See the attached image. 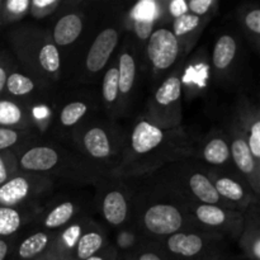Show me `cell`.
Returning <instances> with one entry per match:
<instances>
[{
    "label": "cell",
    "mask_w": 260,
    "mask_h": 260,
    "mask_svg": "<svg viewBox=\"0 0 260 260\" xmlns=\"http://www.w3.org/2000/svg\"><path fill=\"white\" fill-rule=\"evenodd\" d=\"M207 170L217 194L233 210L245 212L251 205L259 202L258 196L251 190L250 185L239 173L221 172L208 168Z\"/></svg>",
    "instance_id": "d6986e66"
},
{
    "label": "cell",
    "mask_w": 260,
    "mask_h": 260,
    "mask_svg": "<svg viewBox=\"0 0 260 260\" xmlns=\"http://www.w3.org/2000/svg\"><path fill=\"white\" fill-rule=\"evenodd\" d=\"M0 127L15 129H36L27 103L10 96H0Z\"/></svg>",
    "instance_id": "4dcf8cb0"
},
{
    "label": "cell",
    "mask_w": 260,
    "mask_h": 260,
    "mask_svg": "<svg viewBox=\"0 0 260 260\" xmlns=\"http://www.w3.org/2000/svg\"><path fill=\"white\" fill-rule=\"evenodd\" d=\"M99 96H101L102 112L109 118L119 119V89H118V66L116 55L109 61L99 81Z\"/></svg>",
    "instance_id": "484cf974"
},
{
    "label": "cell",
    "mask_w": 260,
    "mask_h": 260,
    "mask_svg": "<svg viewBox=\"0 0 260 260\" xmlns=\"http://www.w3.org/2000/svg\"><path fill=\"white\" fill-rule=\"evenodd\" d=\"M188 13L200 18L212 19L218 9V0H187Z\"/></svg>",
    "instance_id": "60d3db41"
},
{
    "label": "cell",
    "mask_w": 260,
    "mask_h": 260,
    "mask_svg": "<svg viewBox=\"0 0 260 260\" xmlns=\"http://www.w3.org/2000/svg\"><path fill=\"white\" fill-rule=\"evenodd\" d=\"M124 260H169L155 241L144 240L141 245Z\"/></svg>",
    "instance_id": "f35d334b"
},
{
    "label": "cell",
    "mask_w": 260,
    "mask_h": 260,
    "mask_svg": "<svg viewBox=\"0 0 260 260\" xmlns=\"http://www.w3.org/2000/svg\"><path fill=\"white\" fill-rule=\"evenodd\" d=\"M19 172L18 157L14 151L0 152V185L12 179Z\"/></svg>",
    "instance_id": "ab89813d"
},
{
    "label": "cell",
    "mask_w": 260,
    "mask_h": 260,
    "mask_svg": "<svg viewBox=\"0 0 260 260\" xmlns=\"http://www.w3.org/2000/svg\"><path fill=\"white\" fill-rule=\"evenodd\" d=\"M161 18L159 25L169 27L175 19L188 13L187 0H161Z\"/></svg>",
    "instance_id": "74e56055"
},
{
    "label": "cell",
    "mask_w": 260,
    "mask_h": 260,
    "mask_svg": "<svg viewBox=\"0 0 260 260\" xmlns=\"http://www.w3.org/2000/svg\"><path fill=\"white\" fill-rule=\"evenodd\" d=\"M188 212L196 226L203 230L238 240L244 228V212L220 206L187 202Z\"/></svg>",
    "instance_id": "ac0fdd59"
},
{
    "label": "cell",
    "mask_w": 260,
    "mask_h": 260,
    "mask_svg": "<svg viewBox=\"0 0 260 260\" xmlns=\"http://www.w3.org/2000/svg\"><path fill=\"white\" fill-rule=\"evenodd\" d=\"M2 4H3V0H0V7H2ZM2 30V29H0Z\"/></svg>",
    "instance_id": "bcb514c9"
},
{
    "label": "cell",
    "mask_w": 260,
    "mask_h": 260,
    "mask_svg": "<svg viewBox=\"0 0 260 260\" xmlns=\"http://www.w3.org/2000/svg\"><path fill=\"white\" fill-rule=\"evenodd\" d=\"M197 141L184 127L164 129L136 114L126 127V141L118 165L109 177L140 179L179 160L194 157Z\"/></svg>",
    "instance_id": "6da1fadb"
},
{
    "label": "cell",
    "mask_w": 260,
    "mask_h": 260,
    "mask_svg": "<svg viewBox=\"0 0 260 260\" xmlns=\"http://www.w3.org/2000/svg\"><path fill=\"white\" fill-rule=\"evenodd\" d=\"M118 66L119 119H127L140 93V86L145 79L142 71V55L134 41L124 33L116 52Z\"/></svg>",
    "instance_id": "9a60e30c"
},
{
    "label": "cell",
    "mask_w": 260,
    "mask_h": 260,
    "mask_svg": "<svg viewBox=\"0 0 260 260\" xmlns=\"http://www.w3.org/2000/svg\"><path fill=\"white\" fill-rule=\"evenodd\" d=\"M229 260H231V259H229Z\"/></svg>",
    "instance_id": "7dc6e473"
},
{
    "label": "cell",
    "mask_w": 260,
    "mask_h": 260,
    "mask_svg": "<svg viewBox=\"0 0 260 260\" xmlns=\"http://www.w3.org/2000/svg\"><path fill=\"white\" fill-rule=\"evenodd\" d=\"M111 245L106 226L91 218L78 241L73 260H85L101 253Z\"/></svg>",
    "instance_id": "f546056e"
},
{
    "label": "cell",
    "mask_w": 260,
    "mask_h": 260,
    "mask_svg": "<svg viewBox=\"0 0 260 260\" xmlns=\"http://www.w3.org/2000/svg\"><path fill=\"white\" fill-rule=\"evenodd\" d=\"M91 211L93 200L86 201L74 194H52L41 205L30 226L38 230L53 233L83 216L90 215Z\"/></svg>",
    "instance_id": "2e32d148"
},
{
    "label": "cell",
    "mask_w": 260,
    "mask_h": 260,
    "mask_svg": "<svg viewBox=\"0 0 260 260\" xmlns=\"http://www.w3.org/2000/svg\"><path fill=\"white\" fill-rule=\"evenodd\" d=\"M41 205L0 207V239L14 238L23 229L32 225Z\"/></svg>",
    "instance_id": "83f0119b"
},
{
    "label": "cell",
    "mask_w": 260,
    "mask_h": 260,
    "mask_svg": "<svg viewBox=\"0 0 260 260\" xmlns=\"http://www.w3.org/2000/svg\"><path fill=\"white\" fill-rule=\"evenodd\" d=\"M131 228L145 240L159 241L185 229L197 228L187 202L156 174L134 179Z\"/></svg>",
    "instance_id": "7a4b0ae2"
},
{
    "label": "cell",
    "mask_w": 260,
    "mask_h": 260,
    "mask_svg": "<svg viewBox=\"0 0 260 260\" xmlns=\"http://www.w3.org/2000/svg\"><path fill=\"white\" fill-rule=\"evenodd\" d=\"M182 65L150 91L144 109L140 113L147 122L160 128L173 129L182 126Z\"/></svg>",
    "instance_id": "5bb4252c"
},
{
    "label": "cell",
    "mask_w": 260,
    "mask_h": 260,
    "mask_svg": "<svg viewBox=\"0 0 260 260\" xmlns=\"http://www.w3.org/2000/svg\"><path fill=\"white\" fill-rule=\"evenodd\" d=\"M36 260H57V259H56L53 255H51V254H47V255H43V256H41V258H38Z\"/></svg>",
    "instance_id": "ee69618b"
},
{
    "label": "cell",
    "mask_w": 260,
    "mask_h": 260,
    "mask_svg": "<svg viewBox=\"0 0 260 260\" xmlns=\"http://www.w3.org/2000/svg\"><path fill=\"white\" fill-rule=\"evenodd\" d=\"M228 136L229 145H230L231 160L238 170L239 174L246 180L250 185L251 190L256 196H260V162L254 159L250 149L248 146L245 137L241 134L238 124L230 118L225 128Z\"/></svg>",
    "instance_id": "ffe728a7"
},
{
    "label": "cell",
    "mask_w": 260,
    "mask_h": 260,
    "mask_svg": "<svg viewBox=\"0 0 260 260\" xmlns=\"http://www.w3.org/2000/svg\"><path fill=\"white\" fill-rule=\"evenodd\" d=\"M117 260H124V259L122 258V256H118V259H117Z\"/></svg>",
    "instance_id": "f6af8a7d"
},
{
    "label": "cell",
    "mask_w": 260,
    "mask_h": 260,
    "mask_svg": "<svg viewBox=\"0 0 260 260\" xmlns=\"http://www.w3.org/2000/svg\"><path fill=\"white\" fill-rule=\"evenodd\" d=\"M55 93L56 91L43 85L35 76L23 70L18 62L8 76L4 90V95L18 99L27 104L52 101Z\"/></svg>",
    "instance_id": "7402d4cb"
},
{
    "label": "cell",
    "mask_w": 260,
    "mask_h": 260,
    "mask_svg": "<svg viewBox=\"0 0 260 260\" xmlns=\"http://www.w3.org/2000/svg\"><path fill=\"white\" fill-rule=\"evenodd\" d=\"M56 184L51 178L18 172L12 179L0 185V207L41 205L53 194Z\"/></svg>",
    "instance_id": "e0dca14e"
},
{
    "label": "cell",
    "mask_w": 260,
    "mask_h": 260,
    "mask_svg": "<svg viewBox=\"0 0 260 260\" xmlns=\"http://www.w3.org/2000/svg\"><path fill=\"white\" fill-rule=\"evenodd\" d=\"M155 174L185 202L220 206L233 210L217 194L207 168L194 157L172 162Z\"/></svg>",
    "instance_id": "9c48e42d"
},
{
    "label": "cell",
    "mask_w": 260,
    "mask_h": 260,
    "mask_svg": "<svg viewBox=\"0 0 260 260\" xmlns=\"http://www.w3.org/2000/svg\"><path fill=\"white\" fill-rule=\"evenodd\" d=\"M123 10L103 9L93 35L74 70L71 81L81 85H96L109 61L116 55L124 35Z\"/></svg>",
    "instance_id": "52a82bcc"
},
{
    "label": "cell",
    "mask_w": 260,
    "mask_h": 260,
    "mask_svg": "<svg viewBox=\"0 0 260 260\" xmlns=\"http://www.w3.org/2000/svg\"><path fill=\"white\" fill-rule=\"evenodd\" d=\"M124 141L126 127L101 111L74 129L68 147L109 177L118 165Z\"/></svg>",
    "instance_id": "8992f818"
},
{
    "label": "cell",
    "mask_w": 260,
    "mask_h": 260,
    "mask_svg": "<svg viewBox=\"0 0 260 260\" xmlns=\"http://www.w3.org/2000/svg\"><path fill=\"white\" fill-rule=\"evenodd\" d=\"M238 241L246 260H260L259 202L244 212V228Z\"/></svg>",
    "instance_id": "f1b7e54d"
},
{
    "label": "cell",
    "mask_w": 260,
    "mask_h": 260,
    "mask_svg": "<svg viewBox=\"0 0 260 260\" xmlns=\"http://www.w3.org/2000/svg\"><path fill=\"white\" fill-rule=\"evenodd\" d=\"M211 20H212L211 18H200L197 15L187 13L175 19L169 25L170 30L179 42L185 57L192 52L194 46L200 41L201 36L203 35V30L210 24Z\"/></svg>",
    "instance_id": "d4e9b609"
},
{
    "label": "cell",
    "mask_w": 260,
    "mask_h": 260,
    "mask_svg": "<svg viewBox=\"0 0 260 260\" xmlns=\"http://www.w3.org/2000/svg\"><path fill=\"white\" fill-rule=\"evenodd\" d=\"M62 3L63 0H30L28 15L37 22L51 20L58 12Z\"/></svg>",
    "instance_id": "8d00e7d4"
},
{
    "label": "cell",
    "mask_w": 260,
    "mask_h": 260,
    "mask_svg": "<svg viewBox=\"0 0 260 260\" xmlns=\"http://www.w3.org/2000/svg\"><path fill=\"white\" fill-rule=\"evenodd\" d=\"M231 119L245 137L254 159L260 162V111L258 104L243 96L236 103Z\"/></svg>",
    "instance_id": "603a6c76"
},
{
    "label": "cell",
    "mask_w": 260,
    "mask_h": 260,
    "mask_svg": "<svg viewBox=\"0 0 260 260\" xmlns=\"http://www.w3.org/2000/svg\"><path fill=\"white\" fill-rule=\"evenodd\" d=\"M36 129H15L0 127V152L15 151L19 147L41 139Z\"/></svg>",
    "instance_id": "836d02e7"
},
{
    "label": "cell",
    "mask_w": 260,
    "mask_h": 260,
    "mask_svg": "<svg viewBox=\"0 0 260 260\" xmlns=\"http://www.w3.org/2000/svg\"><path fill=\"white\" fill-rule=\"evenodd\" d=\"M235 20L238 30L243 36L244 41L255 50L260 51V8L258 4L245 3L236 8Z\"/></svg>",
    "instance_id": "1f68e13d"
},
{
    "label": "cell",
    "mask_w": 260,
    "mask_h": 260,
    "mask_svg": "<svg viewBox=\"0 0 260 260\" xmlns=\"http://www.w3.org/2000/svg\"><path fill=\"white\" fill-rule=\"evenodd\" d=\"M19 172L51 178L70 185H94L106 175L65 145L43 137L15 150Z\"/></svg>",
    "instance_id": "3957f363"
},
{
    "label": "cell",
    "mask_w": 260,
    "mask_h": 260,
    "mask_svg": "<svg viewBox=\"0 0 260 260\" xmlns=\"http://www.w3.org/2000/svg\"><path fill=\"white\" fill-rule=\"evenodd\" d=\"M15 63H17V61L12 57V55H9L5 51H0V96L4 95L7 79Z\"/></svg>",
    "instance_id": "b9f144b4"
},
{
    "label": "cell",
    "mask_w": 260,
    "mask_h": 260,
    "mask_svg": "<svg viewBox=\"0 0 260 260\" xmlns=\"http://www.w3.org/2000/svg\"><path fill=\"white\" fill-rule=\"evenodd\" d=\"M102 111L98 85L73 84V88L53 94L52 119L43 139L68 146L74 129Z\"/></svg>",
    "instance_id": "ba28073f"
},
{
    "label": "cell",
    "mask_w": 260,
    "mask_h": 260,
    "mask_svg": "<svg viewBox=\"0 0 260 260\" xmlns=\"http://www.w3.org/2000/svg\"><path fill=\"white\" fill-rule=\"evenodd\" d=\"M161 12V0H141L123 10V19L150 22L159 25Z\"/></svg>",
    "instance_id": "d6a6232c"
},
{
    "label": "cell",
    "mask_w": 260,
    "mask_h": 260,
    "mask_svg": "<svg viewBox=\"0 0 260 260\" xmlns=\"http://www.w3.org/2000/svg\"><path fill=\"white\" fill-rule=\"evenodd\" d=\"M96 3L85 0H63L47 28L57 47L65 74L73 76L74 70L93 35L103 9H95Z\"/></svg>",
    "instance_id": "5b68a950"
},
{
    "label": "cell",
    "mask_w": 260,
    "mask_h": 260,
    "mask_svg": "<svg viewBox=\"0 0 260 260\" xmlns=\"http://www.w3.org/2000/svg\"><path fill=\"white\" fill-rule=\"evenodd\" d=\"M169 260H229L226 238L200 228L178 231L155 241Z\"/></svg>",
    "instance_id": "30bf717a"
},
{
    "label": "cell",
    "mask_w": 260,
    "mask_h": 260,
    "mask_svg": "<svg viewBox=\"0 0 260 260\" xmlns=\"http://www.w3.org/2000/svg\"><path fill=\"white\" fill-rule=\"evenodd\" d=\"M118 256H119L118 251L116 250L113 244H111V245H109L108 248L104 249L103 251H101V253L95 254V255L90 256V258L85 260H117L118 259Z\"/></svg>",
    "instance_id": "7bdbcfd3"
},
{
    "label": "cell",
    "mask_w": 260,
    "mask_h": 260,
    "mask_svg": "<svg viewBox=\"0 0 260 260\" xmlns=\"http://www.w3.org/2000/svg\"><path fill=\"white\" fill-rule=\"evenodd\" d=\"M55 239V231H45L35 229L27 235L17 236L12 248L9 260H36L47 255Z\"/></svg>",
    "instance_id": "cb8c5ba5"
},
{
    "label": "cell",
    "mask_w": 260,
    "mask_h": 260,
    "mask_svg": "<svg viewBox=\"0 0 260 260\" xmlns=\"http://www.w3.org/2000/svg\"><path fill=\"white\" fill-rule=\"evenodd\" d=\"M30 0H3L0 7V29L22 23L29 12Z\"/></svg>",
    "instance_id": "e575fe53"
},
{
    "label": "cell",
    "mask_w": 260,
    "mask_h": 260,
    "mask_svg": "<svg viewBox=\"0 0 260 260\" xmlns=\"http://www.w3.org/2000/svg\"><path fill=\"white\" fill-rule=\"evenodd\" d=\"M184 61L182 47L170 28L157 25L142 52V71L149 91L154 90Z\"/></svg>",
    "instance_id": "8fae6325"
},
{
    "label": "cell",
    "mask_w": 260,
    "mask_h": 260,
    "mask_svg": "<svg viewBox=\"0 0 260 260\" xmlns=\"http://www.w3.org/2000/svg\"><path fill=\"white\" fill-rule=\"evenodd\" d=\"M245 66L244 38L236 27L222 29L216 36L210 56L211 81L230 89L240 83Z\"/></svg>",
    "instance_id": "7c38bea8"
},
{
    "label": "cell",
    "mask_w": 260,
    "mask_h": 260,
    "mask_svg": "<svg viewBox=\"0 0 260 260\" xmlns=\"http://www.w3.org/2000/svg\"><path fill=\"white\" fill-rule=\"evenodd\" d=\"M194 159L208 169L239 173L231 160L230 145L223 128L215 127L197 141Z\"/></svg>",
    "instance_id": "44dd1931"
},
{
    "label": "cell",
    "mask_w": 260,
    "mask_h": 260,
    "mask_svg": "<svg viewBox=\"0 0 260 260\" xmlns=\"http://www.w3.org/2000/svg\"><path fill=\"white\" fill-rule=\"evenodd\" d=\"M94 187L93 211L101 216L104 225L116 230L131 226L134 179L104 177Z\"/></svg>",
    "instance_id": "4fadbf2b"
},
{
    "label": "cell",
    "mask_w": 260,
    "mask_h": 260,
    "mask_svg": "<svg viewBox=\"0 0 260 260\" xmlns=\"http://www.w3.org/2000/svg\"><path fill=\"white\" fill-rule=\"evenodd\" d=\"M91 218L93 217L90 215L83 216L69 223L65 228L55 231V239H53L52 246L48 254L53 255L57 260H73L79 239Z\"/></svg>",
    "instance_id": "4316f807"
},
{
    "label": "cell",
    "mask_w": 260,
    "mask_h": 260,
    "mask_svg": "<svg viewBox=\"0 0 260 260\" xmlns=\"http://www.w3.org/2000/svg\"><path fill=\"white\" fill-rule=\"evenodd\" d=\"M145 239H142L141 236L136 233L135 229L128 226V228H123L117 230L113 246L116 248V250L118 251L119 256L126 258V256L131 255V254L141 245V243Z\"/></svg>",
    "instance_id": "d590c367"
},
{
    "label": "cell",
    "mask_w": 260,
    "mask_h": 260,
    "mask_svg": "<svg viewBox=\"0 0 260 260\" xmlns=\"http://www.w3.org/2000/svg\"><path fill=\"white\" fill-rule=\"evenodd\" d=\"M5 38L18 65L56 91L62 80V66L47 28L36 23H19L8 29Z\"/></svg>",
    "instance_id": "277c9868"
}]
</instances>
